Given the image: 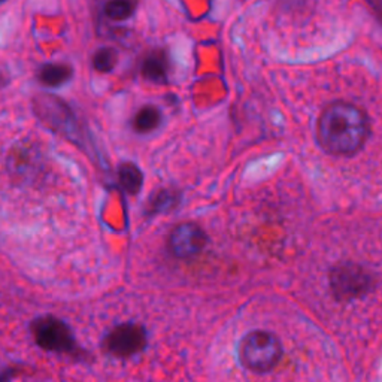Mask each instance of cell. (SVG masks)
<instances>
[{"label": "cell", "instance_id": "cell-1", "mask_svg": "<svg viewBox=\"0 0 382 382\" xmlns=\"http://www.w3.org/2000/svg\"><path fill=\"white\" fill-rule=\"evenodd\" d=\"M318 140L333 156H351L365 145L369 135V120L356 104L334 102L321 112Z\"/></svg>", "mask_w": 382, "mask_h": 382}, {"label": "cell", "instance_id": "cell-2", "mask_svg": "<svg viewBox=\"0 0 382 382\" xmlns=\"http://www.w3.org/2000/svg\"><path fill=\"white\" fill-rule=\"evenodd\" d=\"M284 347L275 333L253 330L245 334L239 345V360L242 366L254 374H267L280 365Z\"/></svg>", "mask_w": 382, "mask_h": 382}, {"label": "cell", "instance_id": "cell-3", "mask_svg": "<svg viewBox=\"0 0 382 382\" xmlns=\"http://www.w3.org/2000/svg\"><path fill=\"white\" fill-rule=\"evenodd\" d=\"M329 285L338 302H352L366 298L376 289V276L358 263H340L330 271Z\"/></svg>", "mask_w": 382, "mask_h": 382}, {"label": "cell", "instance_id": "cell-4", "mask_svg": "<svg viewBox=\"0 0 382 382\" xmlns=\"http://www.w3.org/2000/svg\"><path fill=\"white\" fill-rule=\"evenodd\" d=\"M30 330L36 345L44 351L68 356H78L81 352L69 324L54 315H42L36 318L32 322Z\"/></svg>", "mask_w": 382, "mask_h": 382}, {"label": "cell", "instance_id": "cell-5", "mask_svg": "<svg viewBox=\"0 0 382 382\" xmlns=\"http://www.w3.org/2000/svg\"><path fill=\"white\" fill-rule=\"evenodd\" d=\"M148 333L142 324L122 322L102 339V351L113 358H131L147 349Z\"/></svg>", "mask_w": 382, "mask_h": 382}, {"label": "cell", "instance_id": "cell-6", "mask_svg": "<svg viewBox=\"0 0 382 382\" xmlns=\"http://www.w3.org/2000/svg\"><path fill=\"white\" fill-rule=\"evenodd\" d=\"M35 109L37 117L57 133L69 138L78 135V124L73 113L62 100L53 96H41L35 100Z\"/></svg>", "mask_w": 382, "mask_h": 382}, {"label": "cell", "instance_id": "cell-7", "mask_svg": "<svg viewBox=\"0 0 382 382\" xmlns=\"http://www.w3.org/2000/svg\"><path fill=\"white\" fill-rule=\"evenodd\" d=\"M208 235L202 227L194 223L178 224L170 232L167 239V248L170 254L181 260L199 255L205 250Z\"/></svg>", "mask_w": 382, "mask_h": 382}, {"label": "cell", "instance_id": "cell-8", "mask_svg": "<svg viewBox=\"0 0 382 382\" xmlns=\"http://www.w3.org/2000/svg\"><path fill=\"white\" fill-rule=\"evenodd\" d=\"M169 57L165 51H152L140 64V73L143 78L156 84H165L169 75Z\"/></svg>", "mask_w": 382, "mask_h": 382}, {"label": "cell", "instance_id": "cell-9", "mask_svg": "<svg viewBox=\"0 0 382 382\" xmlns=\"http://www.w3.org/2000/svg\"><path fill=\"white\" fill-rule=\"evenodd\" d=\"M72 73L73 71L69 64L53 63L45 64L39 71L37 78H39V81L44 85H46V87H60V85L68 82L72 78Z\"/></svg>", "mask_w": 382, "mask_h": 382}, {"label": "cell", "instance_id": "cell-10", "mask_svg": "<svg viewBox=\"0 0 382 382\" xmlns=\"http://www.w3.org/2000/svg\"><path fill=\"white\" fill-rule=\"evenodd\" d=\"M161 122V112L158 108L148 104L138 111L135 120H133V127L139 133H149L156 130Z\"/></svg>", "mask_w": 382, "mask_h": 382}, {"label": "cell", "instance_id": "cell-11", "mask_svg": "<svg viewBox=\"0 0 382 382\" xmlns=\"http://www.w3.org/2000/svg\"><path fill=\"white\" fill-rule=\"evenodd\" d=\"M118 179L121 187L127 191L129 194H136L143 183V175L140 169L133 163H124L118 169Z\"/></svg>", "mask_w": 382, "mask_h": 382}, {"label": "cell", "instance_id": "cell-12", "mask_svg": "<svg viewBox=\"0 0 382 382\" xmlns=\"http://www.w3.org/2000/svg\"><path fill=\"white\" fill-rule=\"evenodd\" d=\"M136 5V0H108L104 5V14L113 21H122L133 15Z\"/></svg>", "mask_w": 382, "mask_h": 382}, {"label": "cell", "instance_id": "cell-13", "mask_svg": "<svg viewBox=\"0 0 382 382\" xmlns=\"http://www.w3.org/2000/svg\"><path fill=\"white\" fill-rule=\"evenodd\" d=\"M117 62L118 53L109 46L100 48V50L96 51L93 55V68L102 73L111 72L117 66Z\"/></svg>", "mask_w": 382, "mask_h": 382}, {"label": "cell", "instance_id": "cell-14", "mask_svg": "<svg viewBox=\"0 0 382 382\" xmlns=\"http://www.w3.org/2000/svg\"><path fill=\"white\" fill-rule=\"evenodd\" d=\"M179 202V194L175 191L163 190L157 193L154 197L151 199L149 203V212L151 214H160V212H167L170 209H174Z\"/></svg>", "mask_w": 382, "mask_h": 382}, {"label": "cell", "instance_id": "cell-15", "mask_svg": "<svg viewBox=\"0 0 382 382\" xmlns=\"http://www.w3.org/2000/svg\"><path fill=\"white\" fill-rule=\"evenodd\" d=\"M17 372L15 370H5L0 374V382H11L12 378L15 376Z\"/></svg>", "mask_w": 382, "mask_h": 382}, {"label": "cell", "instance_id": "cell-16", "mask_svg": "<svg viewBox=\"0 0 382 382\" xmlns=\"http://www.w3.org/2000/svg\"><path fill=\"white\" fill-rule=\"evenodd\" d=\"M0 2H2V0H0Z\"/></svg>", "mask_w": 382, "mask_h": 382}]
</instances>
